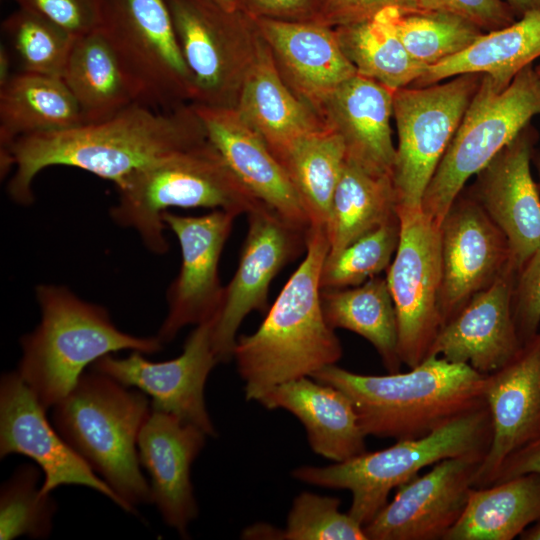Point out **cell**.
<instances>
[{
  "label": "cell",
  "instance_id": "e0dca14e",
  "mask_svg": "<svg viewBox=\"0 0 540 540\" xmlns=\"http://www.w3.org/2000/svg\"><path fill=\"white\" fill-rule=\"evenodd\" d=\"M485 454L447 458L398 487L366 525L368 540H441L462 515Z\"/></svg>",
  "mask_w": 540,
  "mask_h": 540
},
{
  "label": "cell",
  "instance_id": "ffe728a7",
  "mask_svg": "<svg viewBox=\"0 0 540 540\" xmlns=\"http://www.w3.org/2000/svg\"><path fill=\"white\" fill-rule=\"evenodd\" d=\"M492 439L473 487L493 484L504 460L540 430V329L501 368L485 377Z\"/></svg>",
  "mask_w": 540,
  "mask_h": 540
},
{
  "label": "cell",
  "instance_id": "52a82bcc",
  "mask_svg": "<svg viewBox=\"0 0 540 540\" xmlns=\"http://www.w3.org/2000/svg\"><path fill=\"white\" fill-rule=\"evenodd\" d=\"M491 439V418L485 404L423 437L397 440L383 450L366 451L325 467L300 466L292 476L303 483L350 491L348 513L364 526L388 503L391 490L415 478L420 470L447 458L486 455Z\"/></svg>",
  "mask_w": 540,
  "mask_h": 540
},
{
  "label": "cell",
  "instance_id": "74e56055",
  "mask_svg": "<svg viewBox=\"0 0 540 540\" xmlns=\"http://www.w3.org/2000/svg\"><path fill=\"white\" fill-rule=\"evenodd\" d=\"M2 31L18 56L22 71L62 77L74 36L23 8L5 18Z\"/></svg>",
  "mask_w": 540,
  "mask_h": 540
},
{
  "label": "cell",
  "instance_id": "681fc988",
  "mask_svg": "<svg viewBox=\"0 0 540 540\" xmlns=\"http://www.w3.org/2000/svg\"><path fill=\"white\" fill-rule=\"evenodd\" d=\"M519 537L521 540H540V520L522 532Z\"/></svg>",
  "mask_w": 540,
  "mask_h": 540
},
{
  "label": "cell",
  "instance_id": "7402d4cb",
  "mask_svg": "<svg viewBox=\"0 0 540 540\" xmlns=\"http://www.w3.org/2000/svg\"><path fill=\"white\" fill-rule=\"evenodd\" d=\"M516 274L511 265L472 296L441 327L429 356L468 364L484 375L505 365L522 346L512 315Z\"/></svg>",
  "mask_w": 540,
  "mask_h": 540
},
{
  "label": "cell",
  "instance_id": "bcb514c9",
  "mask_svg": "<svg viewBox=\"0 0 540 540\" xmlns=\"http://www.w3.org/2000/svg\"><path fill=\"white\" fill-rule=\"evenodd\" d=\"M531 472L540 474V430L504 460L493 484Z\"/></svg>",
  "mask_w": 540,
  "mask_h": 540
},
{
  "label": "cell",
  "instance_id": "44dd1931",
  "mask_svg": "<svg viewBox=\"0 0 540 540\" xmlns=\"http://www.w3.org/2000/svg\"><path fill=\"white\" fill-rule=\"evenodd\" d=\"M206 437L199 427L153 409L138 436L139 462L149 474L153 503L163 521L182 537L199 512L191 466Z\"/></svg>",
  "mask_w": 540,
  "mask_h": 540
},
{
  "label": "cell",
  "instance_id": "e575fe53",
  "mask_svg": "<svg viewBox=\"0 0 540 540\" xmlns=\"http://www.w3.org/2000/svg\"><path fill=\"white\" fill-rule=\"evenodd\" d=\"M278 161L299 195L311 226L325 228L345 163L341 138L325 126L299 139Z\"/></svg>",
  "mask_w": 540,
  "mask_h": 540
},
{
  "label": "cell",
  "instance_id": "484cf974",
  "mask_svg": "<svg viewBox=\"0 0 540 540\" xmlns=\"http://www.w3.org/2000/svg\"><path fill=\"white\" fill-rule=\"evenodd\" d=\"M258 403L298 418L311 449L328 460L342 462L366 452L367 436L354 405L334 386L303 377L275 387Z\"/></svg>",
  "mask_w": 540,
  "mask_h": 540
},
{
  "label": "cell",
  "instance_id": "4fadbf2b",
  "mask_svg": "<svg viewBox=\"0 0 540 540\" xmlns=\"http://www.w3.org/2000/svg\"><path fill=\"white\" fill-rule=\"evenodd\" d=\"M248 231L237 269L224 286L220 310L213 321L212 346L218 362L233 359L237 331L252 311L268 308L271 282L281 269L306 250V230L259 203L247 213Z\"/></svg>",
  "mask_w": 540,
  "mask_h": 540
},
{
  "label": "cell",
  "instance_id": "5bb4252c",
  "mask_svg": "<svg viewBox=\"0 0 540 540\" xmlns=\"http://www.w3.org/2000/svg\"><path fill=\"white\" fill-rule=\"evenodd\" d=\"M213 321L196 325L174 359L151 362L139 351L123 358L108 354L96 360L91 370L139 389L151 397L153 410L173 414L215 437L204 397L207 378L219 363L212 346Z\"/></svg>",
  "mask_w": 540,
  "mask_h": 540
},
{
  "label": "cell",
  "instance_id": "83f0119b",
  "mask_svg": "<svg viewBox=\"0 0 540 540\" xmlns=\"http://www.w3.org/2000/svg\"><path fill=\"white\" fill-rule=\"evenodd\" d=\"M539 57L540 9L524 14L507 27L483 33L460 53L429 66L411 86L425 87L474 73L489 76L503 90Z\"/></svg>",
  "mask_w": 540,
  "mask_h": 540
},
{
  "label": "cell",
  "instance_id": "603a6c76",
  "mask_svg": "<svg viewBox=\"0 0 540 540\" xmlns=\"http://www.w3.org/2000/svg\"><path fill=\"white\" fill-rule=\"evenodd\" d=\"M252 19L284 83L317 114L325 99L357 73L334 28L316 22Z\"/></svg>",
  "mask_w": 540,
  "mask_h": 540
},
{
  "label": "cell",
  "instance_id": "cb8c5ba5",
  "mask_svg": "<svg viewBox=\"0 0 540 540\" xmlns=\"http://www.w3.org/2000/svg\"><path fill=\"white\" fill-rule=\"evenodd\" d=\"M208 140L241 183L290 224L308 231L305 207L282 165L233 108L194 104Z\"/></svg>",
  "mask_w": 540,
  "mask_h": 540
},
{
  "label": "cell",
  "instance_id": "d4e9b609",
  "mask_svg": "<svg viewBox=\"0 0 540 540\" xmlns=\"http://www.w3.org/2000/svg\"><path fill=\"white\" fill-rule=\"evenodd\" d=\"M394 91L355 74L323 102L318 115L345 147V159L378 174H393L396 148L392 141Z\"/></svg>",
  "mask_w": 540,
  "mask_h": 540
},
{
  "label": "cell",
  "instance_id": "9a60e30c",
  "mask_svg": "<svg viewBox=\"0 0 540 540\" xmlns=\"http://www.w3.org/2000/svg\"><path fill=\"white\" fill-rule=\"evenodd\" d=\"M46 409L18 372L0 381V458L20 454L32 459L44 473L40 493L59 486L80 485L95 490L126 512L128 505L63 439L46 417Z\"/></svg>",
  "mask_w": 540,
  "mask_h": 540
},
{
  "label": "cell",
  "instance_id": "f1b7e54d",
  "mask_svg": "<svg viewBox=\"0 0 540 540\" xmlns=\"http://www.w3.org/2000/svg\"><path fill=\"white\" fill-rule=\"evenodd\" d=\"M84 123L62 78L21 71L0 86V147L16 139Z\"/></svg>",
  "mask_w": 540,
  "mask_h": 540
},
{
  "label": "cell",
  "instance_id": "f546056e",
  "mask_svg": "<svg viewBox=\"0 0 540 540\" xmlns=\"http://www.w3.org/2000/svg\"><path fill=\"white\" fill-rule=\"evenodd\" d=\"M540 520V474L472 487L466 507L444 540H512Z\"/></svg>",
  "mask_w": 540,
  "mask_h": 540
},
{
  "label": "cell",
  "instance_id": "f5cc1de1",
  "mask_svg": "<svg viewBox=\"0 0 540 540\" xmlns=\"http://www.w3.org/2000/svg\"><path fill=\"white\" fill-rule=\"evenodd\" d=\"M537 167L540 175V157L537 159Z\"/></svg>",
  "mask_w": 540,
  "mask_h": 540
},
{
  "label": "cell",
  "instance_id": "b9f144b4",
  "mask_svg": "<svg viewBox=\"0 0 540 540\" xmlns=\"http://www.w3.org/2000/svg\"><path fill=\"white\" fill-rule=\"evenodd\" d=\"M512 315L522 344L540 329V245L516 274Z\"/></svg>",
  "mask_w": 540,
  "mask_h": 540
},
{
  "label": "cell",
  "instance_id": "836d02e7",
  "mask_svg": "<svg viewBox=\"0 0 540 540\" xmlns=\"http://www.w3.org/2000/svg\"><path fill=\"white\" fill-rule=\"evenodd\" d=\"M394 7L372 19L334 27L339 46L357 74L395 91L411 86L428 68L411 57L393 23Z\"/></svg>",
  "mask_w": 540,
  "mask_h": 540
},
{
  "label": "cell",
  "instance_id": "30bf717a",
  "mask_svg": "<svg viewBox=\"0 0 540 540\" xmlns=\"http://www.w3.org/2000/svg\"><path fill=\"white\" fill-rule=\"evenodd\" d=\"M195 88L193 104L235 109L260 34L241 9L213 0H165Z\"/></svg>",
  "mask_w": 540,
  "mask_h": 540
},
{
  "label": "cell",
  "instance_id": "c3c4849f",
  "mask_svg": "<svg viewBox=\"0 0 540 540\" xmlns=\"http://www.w3.org/2000/svg\"><path fill=\"white\" fill-rule=\"evenodd\" d=\"M10 55L7 49L1 45L0 49V86L4 85L11 77Z\"/></svg>",
  "mask_w": 540,
  "mask_h": 540
},
{
  "label": "cell",
  "instance_id": "7a4b0ae2",
  "mask_svg": "<svg viewBox=\"0 0 540 540\" xmlns=\"http://www.w3.org/2000/svg\"><path fill=\"white\" fill-rule=\"evenodd\" d=\"M329 252L325 228L311 226L305 256L283 286L258 329L237 337L233 359L247 401L259 402L275 387L336 364L339 338L326 322L320 276Z\"/></svg>",
  "mask_w": 540,
  "mask_h": 540
},
{
  "label": "cell",
  "instance_id": "6da1fadb",
  "mask_svg": "<svg viewBox=\"0 0 540 540\" xmlns=\"http://www.w3.org/2000/svg\"><path fill=\"white\" fill-rule=\"evenodd\" d=\"M206 139L193 103L170 111L134 103L102 121L16 139L1 149V173L15 166L7 190L26 205L33 179L47 167H75L119 185L135 170Z\"/></svg>",
  "mask_w": 540,
  "mask_h": 540
},
{
  "label": "cell",
  "instance_id": "ac0fdd59",
  "mask_svg": "<svg viewBox=\"0 0 540 540\" xmlns=\"http://www.w3.org/2000/svg\"><path fill=\"white\" fill-rule=\"evenodd\" d=\"M440 238L443 326L512 261L506 236L468 190H462L451 205L440 225Z\"/></svg>",
  "mask_w": 540,
  "mask_h": 540
},
{
  "label": "cell",
  "instance_id": "8992f818",
  "mask_svg": "<svg viewBox=\"0 0 540 540\" xmlns=\"http://www.w3.org/2000/svg\"><path fill=\"white\" fill-rule=\"evenodd\" d=\"M117 187L112 219L133 228L155 254L168 250L162 215L170 208H209L239 216L261 203L208 138L135 170Z\"/></svg>",
  "mask_w": 540,
  "mask_h": 540
},
{
  "label": "cell",
  "instance_id": "8d00e7d4",
  "mask_svg": "<svg viewBox=\"0 0 540 540\" xmlns=\"http://www.w3.org/2000/svg\"><path fill=\"white\" fill-rule=\"evenodd\" d=\"M39 466L17 467L0 490V539L26 536L45 539L52 531L57 504L51 495L40 493Z\"/></svg>",
  "mask_w": 540,
  "mask_h": 540
},
{
  "label": "cell",
  "instance_id": "7bdbcfd3",
  "mask_svg": "<svg viewBox=\"0 0 540 540\" xmlns=\"http://www.w3.org/2000/svg\"><path fill=\"white\" fill-rule=\"evenodd\" d=\"M421 11H438L460 16L487 32L515 22V14L502 0H418Z\"/></svg>",
  "mask_w": 540,
  "mask_h": 540
},
{
  "label": "cell",
  "instance_id": "4316f807",
  "mask_svg": "<svg viewBox=\"0 0 540 540\" xmlns=\"http://www.w3.org/2000/svg\"><path fill=\"white\" fill-rule=\"evenodd\" d=\"M235 110L277 160L299 139L325 127L316 111L284 83L261 36Z\"/></svg>",
  "mask_w": 540,
  "mask_h": 540
},
{
  "label": "cell",
  "instance_id": "9c48e42d",
  "mask_svg": "<svg viewBox=\"0 0 540 540\" xmlns=\"http://www.w3.org/2000/svg\"><path fill=\"white\" fill-rule=\"evenodd\" d=\"M99 30L136 103L170 111L193 102V77L165 0H101Z\"/></svg>",
  "mask_w": 540,
  "mask_h": 540
},
{
  "label": "cell",
  "instance_id": "816d5d0a",
  "mask_svg": "<svg viewBox=\"0 0 540 540\" xmlns=\"http://www.w3.org/2000/svg\"><path fill=\"white\" fill-rule=\"evenodd\" d=\"M534 69H535V72H536V74H537V77H538V79H539V81H540V62H539V64H538Z\"/></svg>",
  "mask_w": 540,
  "mask_h": 540
},
{
  "label": "cell",
  "instance_id": "f6af8a7d",
  "mask_svg": "<svg viewBox=\"0 0 540 540\" xmlns=\"http://www.w3.org/2000/svg\"><path fill=\"white\" fill-rule=\"evenodd\" d=\"M323 0H238V7L251 18L314 22Z\"/></svg>",
  "mask_w": 540,
  "mask_h": 540
},
{
  "label": "cell",
  "instance_id": "f35d334b",
  "mask_svg": "<svg viewBox=\"0 0 540 540\" xmlns=\"http://www.w3.org/2000/svg\"><path fill=\"white\" fill-rule=\"evenodd\" d=\"M398 215L359 237L323 264L321 290L358 286L387 270L399 243Z\"/></svg>",
  "mask_w": 540,
  "mask_h": 540
},
{
  "label": "cell",
  "instance_id": "ab89813d",
  "mask_svg": "<svg viewBox=\"0 0 540 540\" xmlns=\"http://www.w3.org/2000/svg\"><path fill=\"white\" fill-rule=\"evenodd\" d=\"M335 497L302 492L287 516L282 540H368L364 527L339 510Z\"/></svg>",
  "mask_w": 540,
  "mask_h": 540
},
{
  "label": "cell",
  "instance_id": "d590c367",
  "mask_svg": "<svg viewBox=\"0 0 540 540\" xmlns=\"http://www.w3.org/2000/svg\"><path fill=\"white\" fill-rule=\"evenodd\" d=\"M395 30L413 59L429 67L469 47L482 34L470 21L445 12L393 9Z\"/></svg>",
  "mask_w": 540,
  "mask_h": 540
},
{
  "label": "cell",
  "instance_id": "277c9868",
  "mask_svg": "<svg viewBox=\"0 0 540 540\" xmlns=\"http://www.w3.org/2000/svg\"><path fill=\"white\" fill-rule=\"evenodd\" d=\"M41 320L20 338L22 355L17 372L47 410L76 386L87 366L120 351L158 353L156 337L125 333L102 306L82 300L67 287L38 285Z\"/></svg>",
  "mask_w": 540,
  "mask_h": 540
},
{
  "label": "cell",
  "instance_id": "5b68a950",
  "mask_svg": "<svg viewBox=\"0 0 540 540\" xmlns=\"http://www.w3.org/2000/svg\"><path fill=\"white\" fill-rule=\"evenodd\" d=\"M52 408L59 434L133 514L136 506L153 503L137 448L152 409L145 393L91 370Z\"/></svg>",
  "mask_w": 540,
  "mask_h": 540
},
{
  "label": "cell",
  "instance_id": "1f68e13d",
  "mask_svg": "<svg viewBox=\"0 0 540 540\" xmlns=\"http://www.w3.org/2000/svg\"><path fill=\"white\" fill-rule=\"evenodd\" d=\"M61 78L77 101L84 123L105 120L136 103L99 29L75 39Z\"/></svg>",
  "mask_w": 540,
  "mask_h": 540
},
{
  "label": "cell",
  "instance_id": "7c38bea8",
  "mask_svg": "<svg viewBox=\"0 0 540 540\" xmlns=\"http://www.w3.org/2000/svg\"><path fill=\"white\" fill-rule=\"evenodd\" d=\"M399 243L387 268L398 331V355L413 368L429 356L442 327L440 227L421 208L396 206Z\"/></svg>",
  "mask_w": 540,
  "mask_h": 540
},
{
  "label": "cell",
  "instance_id": "4dcf8cb0",
  "mask_svg": "<svg viewBox=\"0 0 540 540\" xmlns=\"http://www.w3.org/2000/svg\"><path fill=\"white\" fill-rule=\"evenodd\" d=\"M393 177L371 172L345 159L333 193L325 232L327 256L397 216Z\"/></svg>",
  "mask_w": 540,
  "mask_h": 540
},
{
  "label": "cell",
  "instance_id": "d6a6232c",
  "mask_svg": "<svg viewBox=\"0 0 540 540\" xmlns=\"http://www.w3.org/2000/svg\"><path fill=\"white\" fill-rule=\"evenodd\" d=\"M321 303L332 329H346L365 338L388 373L400 372L397 317L386 278L377 275L358 286L321 290Z\"/></svg>",
  "mask_w": 540,
  "mask_h": 540
},
{
  "label": "cell",
  "instance_id": "2e32d148",
  "mask_svg": "<svg viewBox=\"0 0 540 540\" xmlns=\"http://www.w3.org/2000/svg\"><path fill=\"white\" fill-rule=\"evenodd\" d=\"M236 217L223 210L201 216L163 213L162 220L177 237L182 257L179 273L167 291L168 313L157 335L163 344L185 326L218 314L224 293L219 261Z\"/></svg>",
  "mask_w": 540,
  "mask_h": 540
},
{
  "label": "cell",
  "instance_id": "60d3db41",
  "mask_svg": "<svg viewBox=\"0 0 540 540\" xmlns=\"http://www.w3.org/2000/svg\"><path fill=\"white\" fill-rule=\"evenodd\" d=\"M19 8L56 24L75 38L99 29L101 0H14Z\"/></svg>",
  "mask_w": 540,
  "mask_h": 540
},
{
  "label": "cell",
  "instance_id": "ba28073f",
  "mask_svg": "<svg viewBox=\"0 0 540 540\" xmlns=\"http://www.w3.org/2000/svg\"><path fill=\"white\" fill-rule=\"evenodd\" d=\"M540 114V81L533 65L499 90L482 75L464 116L422 198L424 214L440 227L465 183L477 175Z\"/></svg>",
  "mask_w": 540,
  "mask_h": 540
},
{
  "label": "cell",
  "instance_id": "7dc6e473",
  "mask_svg": "<svg viewBox=\"0 0 540 540\" xmlns=\"http://www.w3.org/2000/svg\"><path fill=\"white\" fill-rule=\"evenodd\" d=\"M506 2L519 18L528 12L540 9V0H506Z\"/></svg>",
  "mask_w": 540,
  "mask_h": 540
},
{
  "label": "cell",
  "instance_id": "d6986e66",
  "mask_svg": "<svg viewBox=\"0 0 540 540\" xmlns=\"http://www.w3.org/2000/svg\"><path fill=\"white\" fill-rule=\"evenodd\" d=\"M534 140L527 126L468 190L506 236L517 273L540 245V195L530 166Z\"/></svg>",
  "mask_w": 540,
  "mask_h": 540
},
{
  "label": "cell",
  "instance_id": "f907efd6",
  "mask_svg": "<svg viewBox=\"0 0 540 540\" xmlns=\"http://www.w3.org/2000/svg\"><path fill=\"white\" fill-rule=\"evenodd\" d=\"M213 1L228 11H236L239 9L238 0H213Z\"/></svg>",
  "mask_w": 540,
  "mask_h": 540
},
{
  "label": "cell",
  "instance_id": "8fae6325",
  "mask_svg": "<svg viewBox=\"0 0 540 540\" xmlns=\"http://www.w3.org/2000/svg\"><path fill=\"white\" fill-rule=\"evenodd\" d=\"M482 74H461L448 82L394 91L398 146L393 168L397 206L421 208L422 198Z\"/></svg>",
  "mask_w": 540,
  "mask_h": 540
},
{
  "label": "cell",
  "instance_id": "3957f363",
  "mask_svg": "<svg viewBox=\"0 0 540 540\" xmlns=\"http://www.w3.org/2000/svg\"><path fill=\"white\" fill-rule=\"evenodd\" d=\"M311 377L349 397L366 436L420 438L486 404V375L439 356H429L405 373L365 375L334 364Z\"/></svg>",
  "mask_w": 540,
  "mask_h": 540
},
{
  "label": "cell",
  "instance_id": "ee69618b",
  "mask_svg": "<svg viewBox=\"0 0 540 540\" xmlns=\"http://www.w3.org/2000/svg\"><path fill=\"white\" fill-rule=\"evenodd\" d=\"M386 7H397L403 13L421 11L418 0H323L314 22L332 28L364 22Z\"/></svg>",
  "mask_w": 540,
  "mask_h": 540
}]
</instances>
